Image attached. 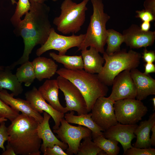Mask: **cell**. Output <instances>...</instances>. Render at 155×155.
Masks as SVG:
<instances>
[{
    "label": "cell",
    "instance_id": "cell-42",
    "mask_svg": "<svg viewBox=\"0 0 155 155\" xmlns=\"http://www.w3.org/2000/svg\"><path fill=\"white\" fill-rule=\"evenodd\" d=\"M34 1L39 3H44L47 0H33Z\"/></svg>",
    "mask_w": 155,
    "mask_h": 155
},
{
    "label": "cell",
    "instance_id": "cell-46",
    "mask_svg": "<svg viewBox=\"0 0 155 155\" xmlns=\"http://www.w3.org/2000/svg\"><path fill=\"white\" fill-rule=\"evenodd\" d=\"M11 3L13 5H14L15 4H16L17 2L15 0H11Z\"/></svg>",
    "mask_w": 155,
    "mask_h": 155
},
{
    "label": "cell",
    "instance_id": "cell-22",
    "mask_svg": "<svg viewBox=\"0 0 155 155\" xmlns=\"http://www.w3.org/2000/svg\"><path fill=\"white\" fill-rule=\"evenodd\" d=\"M155 120V113L151 115L148 120L142 121L137 126L134 133L137 138L134 147L138 148L151 147L150 133L152 123Z\"/></svg>",
    "mask_w": 155,
    "mask_h": 155
},
{
    "label": "cell",
    "instance_id": "cell-8",
    "mask_svg": "<svg viewBox=\"0 0 155 155\" xmlns=\"http://www.w3.org/2000/svg\"><path fill=\"white\" fill-rule=\"evenodd\" d=\"M113 106L117 121L123 124H136L148 111L147 107L142 101L135 98L116 101Z\"/></svg>",
    "mask_w": 155,
    "mask_h": 155
},
{
    "label": "cell",
    "instance_id": "cell-32",
    "mask_svg": "<svg viewBox=\"0 0 155 155\" xmlns=\"http://www.w3.org/2000/svg\"><path fill=\"white\" fill-rule=\"evenodd\" d=\"M125 155H155V149L151 147L138 148L133 147L127 149L123 153Z\"/></svg>",
    "mask_w": 155,
    "mask_h": 155
},
{
    "label": "cell",
    "instance_id": "cell-15",
    "mask_svg": "<svg viewBox=\"0 0 155 155\" xmlns=\"http://www.w3.org/2000/svg\"><path fill=\"white\" fill-rule=\"evenodd\" d=\"M138 125L123 124L118 122L104 131L103 135L107 139L113 140L120 143L124 153L128 149L132 148L131 142L136 137L134 132Z\"/></svg>",
    "mask_w": 155,
    "mask_h": 155
},
{
    "label": "cell",
    "instance_id": "cell-25",
    "mask_svg": "<svg viewBox=\"0 0 155 155\" xmlns=\"http://www.w3.org/2000/svg\"><path fill=\"white\" fill-rule=\"evenodd\" d=\"M49 55L56 61L62 64L64 68L67 69L77 70L83 69V62L81 55H60L54 52L50 53Z\"/></svg>",
    "mask_w": 155,
    "mask_h": 155
},
{
    "label": "cell",
    "instance_id": "cell-30",
    "mask_svg": "<svg viewBox=\"0 0 155 155\" xmlns=\"http://www.w3.org/2000/svg\"><path fill=\"white\" fill-rule=\"evenodd\" d=\"M14 14L10 21L13 26H16L21 20V18L30 10V3L29 0H19Z\"/></svg>",
    "mask_w": 155,
    "mask_h": 155
},
{
    "label": "cell",
    "instance_id": "cell-45",
    "mask_svg": "<svg viewBox=\"0 0 155 155\" xmlns=\"http://www.w3.org/2000/svg\"><path fill=\"white\" fill-rule=\"evenodd\" d=\"M7 120V119L4 118H0V123L3 122Z\"/></svg>",
    "mask_w": 155,
    "mask_h": 155
},
{
    "label": "cell",
    "instance_id": "cell-18",
    "mask_svg": "<svg viewBox=\"0 0 155 155\" xmlns=\"http://www.w3.org/2000/svg\"><path fill=\"white\" fill-rule=\"evenodd\" d=\"M43 115V120L39 124L37 129L38 135L43 141L40 150L44 153L47 148H52L55 144L59 145L63 150H66L67 145L59 140L51 129L49 122L51 116L45 112Z\"/></svg>",
    "mask_w": 155,
    "mask_h": 155
},
{
    "label": "cell",
    "instance_id": "cell-37",
    "mask_svg": "<svg viewBox=\"0 0 155 155\" xmlns=\"http://www.w3.org/2000/svg\"><path fill=\"white\" fill-rule=\"evenodd\" d=\"M144 9L155 16V0H146L144 3Z\"/></svg>",
    "mask_w": 155,
    "mask_h": 155
},
{
    "label": "cell",
    "instance_id": "cell-48",
    "mask_svg": "<svg viewBox=\"0 0 155 155\" xmlns=\"http://www.w3.org/2000/svg\"><path fill=\"white\" fill-rule=\"evenodd\" d=\"M52 0L54 2H56L58 0Z\"/></svg>",
    "mask_w": 155,
    "mask_h": 155
},
{
    "label": "cell",
    "instance_id": "cell-3",
    "mask_svg": "<svg viewBox=\"0 0 155 155\" xmlns=\"http://www.w3.org/2000/svg\"><path fill=\"white\" fill-rule=\"evenodd\" d=\"M56 73L70 81L79 90L85 98L88 112L96 100L106 96L108 92V86L100 80L97 74L89 73L83 69L70 70L65 68L57 70Z\"/></svg>",
    "mask_w": 155,
    "mask_h": 155
},
{
    "label": "cell",
    "instance_id": "cell-28",
    "mask_svg": "<svg viewBox=\"0 0 155 155\" xmlns=\"http://www.w3.org/2000/svg\"><path fill=\"white\" fill-rule=\"evenodd\" d=\"M93 141L104 151L107 155H117L120 151V148L118 145L119 142L113 140L107 139L103 134L93 139Z\"/></svg>",
    "mask_w": 155,
    "mask_h": 155
},
{
    "label": "cell",
    "instance_id": "cell-17",
    "mask_svg": "<svg viewBox=\"0 0 155 155\" xmlns=\"http://www.w3.org/2000/svg\"><path fill=\"white\" fill-rule=\"evenodd\" d=\"M14 96L12 93L9 94L5 89L0 90V98L11 108L33 117L39 123L42 122L43 117L34 110L28 101L20 98H15Z\"/></svg>",
    "mask_w": 155,
    "mask_h": 155
},
{
    "label": "cell",
    "instance_id": "cell-24",
    "mask_svg": "<svg viewBox=\"0 0 155 155\" xmlns=\"http://www.w3.org/2000/svg\"><path fill=\"white\" fill-rule=\"evenodd\" d=\"M9 66L0 70V90L3 89L10 90L17 96L23 91L22 83L20 82L16 75L12 74Z\"/></svg>",
    "mask_w": 155,
    "mask_h": 155
},
{
    "label": "cell",
    "instance_id": "cell-7",
    "mask_svg": "<svg viewBox=\"0 0 155 155\" xmlns=\"http://www.w3.org/2000/svg\"><path fill=\"white\" fill-rule=\"evenodd\" d=\"M53 132L57 134V138L61 141L67 145L66 152L67 155H77L81 140L92 137V132L90 129L81 125H71L64 118L61 119L59 127L53 129Z\"/></svg>",
    "mask_w": 155,
    "mask_h": 155
},
{
    "label": "cell",
    "instance_id": "cell-31",
    "mask_svg": "<svg viewBox=\"0 0 155 155\" xmlns=\"http://www.w3.org/2000/svg\"><path fill=\"white\" fill-rule=\"evenodd\" d=\"M19 115V112L11 108L0 98V118L7 119L11 122Z\"/></svg>",
    "mask_w": 155,
    "mask_h": 155
},
{
    "label": "cell",
    "instance_id": "cell-36",
    "mask_svg": "<svg viewBox=\"0 0 155 155\" xmlns=\"http://www.w3.org/2000/svg\"><path fill=\"white\" fill-rule=\"evenodd\" d=\"M142 58L146 63H153L155 61V53L153 51H148L145 48L142 53Z\"/></svg>",
    "mask_w": 155,
    "mask_h": 155
},
{
    "label": "cell",
    "instance_id": "cell-13",
    "mask_svg": "<svg viewBox=\"0 0 155 155\" xmlns=\"http://www.w3.org/2000/svg\"><path fill=\"white\" fill-rule=\"evenodd\" d=\"M25 95L26 100L29 102L34 110L40 114L45 112L51 116L55 123L53 129H56L59 127L61 119L64 118L65 113L58 111L48 104L35 86L26 92Z\"/></svg>",
    "mask_w": 155,
    "mask_h": 155
},
{
    "label": "cell",
    "instance_id": "cell-34",
    "mask_svg": "<svg viewBox=\"0 0 155 155\" xmlns=\"http://www.w3.org/2000/svg\"><path fill=\"white\" fill-rule=\"evenodd\" d=\"M136 18L140 19L142 22H150L155 20V16L148 11L145 9L141 10H137Z\"/></svg>",
    "mask_w": 155,
    "mask_h": 155
},
{
    "label": "cell",
    "instance_id": "cell-12",
    "mask_svg": "<svg viewBox=\"0 0 155 155\" xmlns=\"http://www.w3.org/2000/svg\"><path fill=\"white\" fill-rule=\"evenodd\" d=\"M112 85V92L108 97L113 101L136 98V88L130 70H125L118 74L114 79Z\"/></svg>",
    "mask_w": 155,
    "mask_h": 155
},
{
    "label": "cell",
    "instance_id": "cell-21",
    "mask_svg": "<svg viewBox=\"0 0 155 155\" xmlns=\"http://www.w3.org/2000/svg\"><path fill=\"white\" fill-rule=\"evenodd\" d=\"M36 78L39 81L44 79H50L57 70L58 66L51 59L40 56L32 62Z\"/></svg>",
    "mask_w": 155,
    "mask_h": 155
},
{
    "label": "cell",
    "instance_id": "cell-11",
    "mask_svg": "<svg viewBox=\"0 0 155 155\" xmlns=\"http://www.w3.org/2000/svg\"><path fill=\"white\" fill-rule=\"evenodd\" d=\"M57 80L59 89L65 96L67 111H75L78 115L88 113L85 98L77 87L68 79L60 75Z\"/></svg>",
    "mask_w": 155,
    "mask_h": 155
},
{
    "label": "cell",
    "instance_id": "cell-9",
    "mask_svg": "<svg viewBox=\"0 0 155 155\" xmlns=\"http://www.w3.org/2000/svg\"><path fill=\"white\" fill-rule=\"evenodd\" d=\"M85 36V34L76 35L73 34L70 36H65L57 33L54 28H51L48 38L45 42L38 49L36 54L38 57L46 51L54 50L57 51L60 55H65L70 49L78 47L81 44Z\"/></svg>",
    "mask_w": 155,
    "mask_h": 155
},
{
    "label": "cell",
    "instance_id": "cell-44",
    "mask_svg": "<svg viewBox=\"0 0 155 155\" xmlns=\"http://www.w3.org/2000/svg\"><path fill=\"white\" fill-rule=\"evenodd\" d=\"M151 100L152 101L154 110V111L155 110V98H153Z\"/></svg>",
    "mask_w": 155,
    "mask_h": 155
},
{
    "label": "cell",
    "instance_id": "cell-41",
    "mask_svg": "<svg viewBox=\"0 0 155 155\" xmlns=\"http://www.w3.org/2000/svg\"><path fill=\"white\" fill-rule=\"evenodd\" d=\"M151 26L150 22H143L140 27L142 30L145 32L149 30Z\"/></svg>",
    "mask_w": 155,
    "mask_h": 155
},
{
    "label": "cell",
    "instance_id": "cell-33",
    "mask_svg": "<svg viewBox=\"0 0 155 155\" xmlns=\"http://www.w3.org/2000/svg\"><path fill=\"white\" fill-rule=\"evenodd\" d=\"M0 124V148L4 151L5 149L4 144L5 142L7 141L9 135L7 127L5 125V121H3Z\"/></svg>",
    "mask_w": 155,
    "mask_h": 155
},
{
    "label": "cell",
    "instance_id": "cell-35",
    "mask_svg": "<svg viewBox=\"0 0 155 155\" xmlns=\"http://www.w3.org/2000/svg\"><path fill=\"white\" fill-rule=\"evenodd\" d=\"M44 155H67L64 150L59 145H55L52 148H47L44 152Z\"/></svg>",
    "mask_w": 155,
    "mask_h": 155
},
{
    "label": "cell",
    "instance_id": "cell-47",
    "mask_svg": "<svg viewBox=\"0 0 155 155\" xmlns=\"http://www.w3.org/2000/svg\"><path fill=\"white\" fill-rule=\"evenodd\" d=\"M4 67H5L3 66H0V70L4 69Z\"/></svg>",
    "mask_w": 155,
    "mask_h": 155
},
{
    "label": "cell",
    "instance_id": "cell-39",
    "mask_svg": "<svg viewBox=\"0 0 155 155\" xmlns=\"http://www.w3.org/2000/svg\"><path fill=\"white\" fill-rule=\"evenodd\" d=\"M5 149L3 151L1 155H16V154L11 146L8 143L6 146Z\"/></svg>",
    "mask_w": 155,
    "mask_h": 155
},
{
    "label": "cell",
    "instance_id": "cell-10",
    "mask_svg": "<svg viewBox=\"0 0 155 155\" xmlns=\"http://www.w3.org/2000/svg\"><path fill=\"white\" fill-rule=\"evenodd\" d=\"M114 102L108 97L101 96L96 100L92 107L91 117L102 131L118 123L115 113Z\"/></svg>",
    "mask_w": 155,
    "mask_h": 155
},
{
    "label": "cell",
    "instance_id": "cell-40",
    "mask_svg": "<svg viewBox=\"0 0 155 155\" xmlns=\"http://www.w3.org/2000/svg\"><path fill=\"white\" fill-rule=\"evenodd\" d=\"M151 131L152 132V135L150 141L151 145L153 146H155V120L152 123L151 128Z\"/></svg>",
    "mask_w": 155,
    "mask_h": 155
},
{
    "label": "cell",
    "instance_id": "cell-5",
    "mask_svg": "<svg viewBox=\"0 0 155 155\" xmlns=\"http://www.w3.org/2000/svg\"><path fill=\"white\" fill-rule=\"evenodd\" d=\"M105 63L97 74L100 80L106 85H112L115 78L123 71L136 68L140 63L141 55L132 49H123L111 55L103 54Z\"/></svg>",
    "mask_w": 155,
    "mask_h": 155
},
{
    "label": "cell",
    "instance_id": "cell-27",
    "mask_svg": "<svg viewBox=\"0 0 155 155\" xmlns=\"http://www.w3.org/2000/svg\"><path fill=\"white\" fill-rule=\"evenodd\" d=\"M124 42V37L120 33L112 29L107 30L106 44H107L105 52L112 54L121 50L120 46Z\"/></svg>",
    "mask_w": 155,
    "mask_h": 155
},
{
    "label": "cell",
    "instance_id": "cell-43",
    "mask_svg": "<svg viewBox=\"0 0 155 155\" xmlns=\"http://www.w3.org/2000/svg\"><path fill=\"white\" fill-rule=\"evenodd\" d=\"M98 155H107V153L104 150H102L99 153Z\"/></svg>",
    "mask_w": 155,
    "mask_h": 155
},
{
    "label": "cell",
    "instance_id": "cell-23",
    "mask_svg": "<svg viewBox=\"0 0 155 155\" xmlns=\"http://www.w3.org/2000/svg\"><path fill=\"white\" fill-rule=\"evenodd\" d=\"M91 113L89 114L74 115V111L66 113L64 118L69 123L78 124L85 127L90 129L92 132V138L103 134L102 130L92 120Z\"/></svg>",
    "mask_w": 155,
    "mask_h": 155
},
{
    "label": "cell",
    "instance_id": "cell-19",
    "mask_svg": "<svg viewBox=\"0 0 155 155\" xmlns=\"http://www.w3.org/2000/svg\"><path fill=\"white\" fill-rule=\"evenodd\" d=\"M59 88L56 79L46 80L38 90L42 98L58 111L67 113L65 107L61 104L58 96Z\"/></svg>",
    "mask_w": 155,
    "mask_h": 155
},
{
    "label": "cell",
    "instance_id": "cell-26",
    "mask_svg": "<svg viewBox=\"0 0 155 155\" xmlns=\"http://www.w3.org/2000/svg\"><path fill=\"white\" fill-rule=\"evenodd\" d=\"M16 75L21 83H24L25 86H30L36 78L32 62L28 61L21 65L17 69Z\"/></svg>",
    "mask_w": 155,
    "mask_h": 155
},
{
    "label": "cell",
    "instance_id": "cell-2",
    "mask_svg": "<svg viewBox=\"0 0 155 155\" xmlns=\"http://www.w3.org/2000/svg\"><path fill=\"white\" fill-rule=\"evenodd\" d=\"M39 123L34 118L22 113L7 127V143L16 155H40L42 140L38 133Z\"/></svg>",
    "mask_w": 155,
    "mask_h": 155
},
{
    "label": "cell",
    "instance_id": "cell-14",
    "mask_svg": "<svg viewBox=\"0 0 155 155\" xmlns=\"http://www.w3.org/2000/svg\"><path fill=\"white\" fill-rule=\"evenodd\" d=\"M124 42L131 49L146 48L152 46L155 39V31L145 32L136 24H132L122 34Z\"/></svg>",
    "mask_w": 155,
    "mask_h": 155
},
{
    "label": "cell",
    "instance_id": "cell-20",
    "mask_svg": "<svg viewBox=\"0 0 155 155\" xmlns=\"http://www.w3.org/2000/svg\"><path fill=\"white\" fill-rule=\"evenodd\" d=\"M83 62V69L90 73H99L101 71L105 61L94 47L90 46L81 51Z\"/></svg>",
    "mask_w": 155,
    "mask_h": 155
},
{
    "label": "cell",
    "instance_id": "cell-4",
    "mask_svg": "<svg viewBox=\"0 0 155 155\" xmlns=\"http://www.w3.org/2000/svg\"><path fill=\"white\" fill-rule=\"evenodd\" d=\"M93 12L84 38L78 51L87 49L88 47L95 48L101 53L105 51L107 30L106 24L110 16L104 12L102 0H91Z\"/></svg>",
    "mask_w": 155,
    "mask_h": 155
},
{
    "label": "cell",
    "instance_id": "cell-1",
    "mask_svg": "<svg viewBox=\"0 0 155 155\" xmlns=\"http://www.w3.org/2000/svg\"><path fill=\"white\" fill-rule=\"evenodd\" d=\"M29 0L31 6L29 11L14 30L16 35L22 38L24 46L22 56L9 66L12 69L16 65L29 61L33 49L37 45L41 46L45 42L52 28L49 19V6L44 3Z\"/></svg>",
    "mask_w": 155,
    "mask_h": 155
},
{
    "label": "cell",
    "instance_id": "cell-29",
    "mask_svg": "<svg viewBox=\"0 0 155 155\" xmlns=\"http://www.w3.org/2000/svg\"><path fill=\"white\" fill-rule=\"evenodd\" d=\"M92 137L85 138L80 143L77 155H97L102 150L94 142Z\"/></svg>",
    "mask_w": 155,
    "mask_h": 155
},
{
    "label": "cell",
    "instance_id": "cell-6",
    "mask_svg": "<svg viewBox=\"0 0 155 155\" xmlns=\"http://www.w3.org/2000/svg\"><path fill=\"white\" fill-rule=\"evenodd\" d=\"M89 0L77 3L72 0H64L61 5L60 15L53 20L58 31L65 34L79 32L85 22Z\"/></svg>",
    "mask_w": 155,
    "mask_h": 155
},
{
    "label": "cell",
    "instance_id": "cell-16",
    "mask_svg": "<svg viewBox=\"0 0 155 155\" xmlns=\"http://www.w3.org/2000/svg\"><path fill=\"white\" fill-rule=\"evenodd\" d=\"M130 73L136 88L137 99L142 101L150 95L155 94V80L149 74L136 68L131 70Z\"/></svg>",
    "mask_w": 155,
    "mask_h": 155
},
{
    "label": "cell",
    "instance_id": "cell-38",
    "mask_svg": "<svg viewBox=\"0 0 155 155\" xmlns=\"http://www.w3.org/2000/svg\"><path fill=\"white\" fill-rule=\"evenodd\" d=\"M144 67V73L148 74L150 73H155V65L153 63H146Z\"/></svg>",
    "mask_w": 155,
    "mask_h": 155
}]
</instances>
